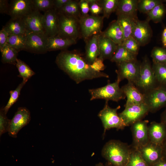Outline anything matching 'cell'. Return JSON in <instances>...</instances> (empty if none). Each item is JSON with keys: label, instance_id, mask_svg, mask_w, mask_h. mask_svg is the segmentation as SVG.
Listing matches in <instances>:
<instances>
[{"label": "cell", "instance_id": "32", "mask_svg": "<svg viewBox=\"0 0 166 166\" xmlns=\"http://www.w3.org/2000/svg\"><path fill=\"white\" fill-rule=\"evenodd\" d=\"M19 72L18 76L22 78V81L26 83L35 73L24 62L18 58L15 65Z\"/></svg>", "mask_w": 166, "mask_h": 166}, {"label": "cell", "instance_id": "34", "mask_svg": "<svg viewBox=\"0 0 166 166\" xmlns=\"http://www.w3.org/2000/svg\"><path fill=\"white\" fill-rule=\"evenodd\" d=\"M26 38V35H9L7 43L19 52L24 50Z\"/></svg>", "mask_w": 166, "mask_h": 166}, {"label": "cell", "instance_id": "43", "mask_svg": "<svg viewBox=\"0 0 166 166\" xmlns=\"http://www.w3.org/2000/svg\"><path fill=\"white\" fill-rule=\"evenodd\" d=\"M88 1L89 5V12L91 15L99 16V14H103L102 9L98 0Z\"/></svg>", "mask_w": 166, "mask_h": 166}, {"label": "cell", "instance_id": "19", "mask_svg": "<svg viewBox=\"0 0 166 166\" xmlns=\"http://www.w3.org/2000/svg\"><path fill=\"white\" fill-rule=\"evenodd\" d=\"M149 141L154 144L162 145L166 138V128L161 122H151L148 126Z\"/></svg>", "mask_w": 166, "mask_h": 166}, {"label": "cell", "instance_id": "38", "mask_svg": "<svg viewBox=\"0 0 166 166\" xmlns=\"http://www.w3.org/2000/svg\"><path fill=\"white\" fill-rule=\"evenodd\" d=\"M163 2L161 0H138V10L141 13L147 14L156 6Z\"/></svg>", "mask_w": 166, "mask_h": 166}, {"label": "cell", "instance_id": "55", "mask_svg": "<svg viewBox=\"0 0 166 166\" xmlns=\"http://www.w3.org/2000/svg\"><path fill=\"white\" fill-rule=\"evenodd\" d=\"M165 6H166V4H165Z\"/></svg>", "mask_w": 166, "mask_h": 166}, {"label": "cell", "instance_id": "46", "mask_svg": "<svg viewBox=\"0 0 166 166\" xmlns=\"http://www.w3.org/2000/svg\"><path fill=\"white\" fill-rule=\"evenodd\" d=\"M9 34L3 28L0 31V51L1 52L7 43Z\"/></svg>", "mask_w": 166, "mask_h": 166}, {"label": "cell", "instance_id": "16", "mask_svg": "<svg viewBox=\"0 0 166 166\" xmlns=\"http://www.w3.org/2000/svg\"><path fill=\"white\" fill-rule=\"evenodd\" d=\"M152 30L149 21L146 20H136L132 36L138 42L140 46H144L149 42L152 36Z\"/></svg>", "mask_w": 166, "mask_h": 166}, {"label": "cell", "instance_id": "14", "mask_svg": "<svg viewBox=\"0 0 166 166\" xmlns=\"http://www.w3.org/2000/svg\"><path fill=\"white\" fill-rule=\"evenodd\" d=\"M148 120L138 121L131 125L133 142L131 146L135 148L143 145L148 142Z\"/></svg>", "mask_w": 166, "mask_h": 166}, {"label": "cell", "instance_id": "49", "mask_svg": "<svg viewBox=\"0 0 166 166\" xmlns=\"http://www.w3.org/2000/svg\"><path fill=\"white\" fill-rule=\"evenodd\" d=\"M160 115V122L162 123L166 128V107Z\"/></svg>", "mask_w": 166, "mask_h": 166}, {"label": "cell", "instance_id": "53", "mask_svg": "<svg viewBox=\"0 0 166 166\" xmlns=\"http://www.w3.org/2000/svg\"><path fill=\"white\" fill-rule=\"evenodd\" d=\"M95 166H104V165L102 163H99L97 164Z\"/></svg>", "mask_w": 166, "mask_h": 166}, {"label": "cell", "instance_id": "33", "mask_svg": "<svg viewBox=\"0 0 166 166\" xmlns=\"http://www.w3.org/2000/svg\"><path fill=\"white\" fill-rule=\"evenodd\" d=\"M129 158L126 166H149L142 157L139 151L131 145Z\"/></svg>", "mask_w": 166, "mask_h": 166}, {"label": "cell", "instance_id": "51", "mask_svg": "<svg viewBox=\"0 0 166 166\" xmlns=\"http://www.w3.org/2000/svg\"><path fill=\"white\" fill-rule=\"evenodd\" d=\"M152 166H166V160L162 158Z\"/></svg>", "mask_w": 166, "mask_h": 166}, {"label": "cell", "instance_id": "27", "mask_svg": "<svg viewBox=\"0 0 166 166\" xmlns=\"http://www.w3.org/2000/svg\"><path fill=\"white\" fill-rule=\"evenodd\" d=\"M117 16V20L122 29L124 40L132 36L135 23L138 18L137 17L123 14H118Z\"/></svg>", "mask_w": 166, "mask_h": 166}, {"label": "cell", "instance_id": "28", "mask_svg": "<svg viewBox=\"0 0 166 166\" xmlns=\"http://www.w3.org/2000/svg\"><path fill=\"white\" fill-rule=\"evenodd\" d=\"M136 56L128 51L122 44L119 45L115 53L110 60L117 64L136 60Z\"/></svg>", "mask_w": 166, "mask_h": 166}, {"label": "cell", "instance_id": "2", "mask_svg": "<svg viewBox=\"0 0 166 166\" xmlns=\"http://www.w3.org/2000/svg\"><path fill=\"white\" fill-rule=\"evenodd\" d=\"M131 146L119 140H112L103 147L102 155L114 166H126L131 152Z\"/></svg>", "mask_w": 166, "mask_h": 166}, {"label": "cell", "instance_id": "15", "mask_svg": "<svg viewBox=\"0 0 166 166\" xmlns=\"http://www.w3.org/2000/svg\"><path fill=\"white\" fill-rule=\"evenodd\" d=\"M35 10L32 0H12L9 3L8 15L11 18H23Z\"/></svg>", "mask_w": 166, "mask_h": 166}, {"label": "cell", "instance_id": "20", "mask_svg": "<svg viewBox=\"0 0 166 166\" xmlns=\"http://www.w3.org/2000/svg\"><path fill=\"white\" fill-rule=\"evenodd\" d=\"M121 88L127 98L125 106L144 103V94L133 84L128 82Z\"/></svg>", "mask_w": 166, "mask_h": 166}, {"label": "cell", "instance_id": "35", "mask_svg": "<svg viewBox=\"0 0 166 166\" xmlns=\"http://www.w3.org/2000/svg\"><path fill=\"white\" fill-rule=\"evenodd\" d=\"M119 0H100L98 2L101 6L103 11V16L108 18L111 14L115 12Z\"/></svg>", "mask_w": 166, "mask_h": 166}, {"label": "cell", "instance_id": "45", "mask_svg": "<svg viewBox=\"0 0 166 166\" xmlns=\"http://www.w3.org/2000/svg\"><path fill=\"white\" fill-rule=\"evenodd\" d=\"M79 4L82 18L89 15L88 13L89 11V7L88 0H80L79 1Z\"/></svg>", "mask_w": 166, "mask_h": 166}, {"label": "cell", "instance_id": "39", "mask_svg": "<svg viewBox=\"0 0 166 166\" xmlns=\"http://www.w3.org/2000/svg\"><path fill=\"white\" fill-rule=\"evenodd\" d=\"M25 84L22 81L14 90H11L10 92V98L6 105L3 108L6 113L7 114L9 109L17 101L21 89Z\"/></svg>", "mask_w": 166, "mask_h": 166}, {"label": "cell", "instance_id": "40", "mask_svg": "<svg viewBox=\"0 0 166 166\" xmlns=\"http://www.w3.org/2000/svg\"><path fill=\"white\" fill-rule=\"evenodd\" d=\"M35 9L44 12L54 8L53 0H32Z\"/></svg>", "mask_w": 166, "mask_h": 166}, {"label": "cell", "instance_id": "30", "mask_svg": "<svg viewBox=\"0 0 166 166\" xmlns=\"http://www.w3.org/2000/svg\"><path fill=\"white\" fill-rule=\"evenodd\" d=\"M1 52V61L3 63L16 65L19 52L16 49L7 43Z\"/></svg>", "mask_w": 166, "mask_h": 166}, {"label": "cell", "instance_id": "9", "mask_svg": "<svg viewBox=\"0 0 166 166\" xmlns=\"http://www.w3.org/2000/svg\"><path fill=\"white\" fill-rule=\"evenodd\" d=\"M140 62L136 61L117 64V69L116 70L117 79L120 82L124 79L135 85L139 77Z\"/></svg>", "mask_w": 166, "mask_h": 166}, {"label": "cell", "instance_id": "54", "mask_svg": "<svg viewBox=\"0 0 166 166\" xmlns=\"http://www.w3.org/2000/svg\"><path fill=\"white\" fill-rule=\"evenodd\" d=\"M105 166H114L113 165H112L109 163L108 162H107L105 164Z\"/></svg>", "mask_w": 166, "mask_h": 166}, {"label": "cell", "instance_id": "8", "mask_svg": "<svg viewBox=\"0 0 166 166\" xmlns=\"http://www.w3.org/2000/svg\"><path fill=\"white\" fill-rule=\"evenodd\" d=\"M143 94L149 112L154 113L166 107V86L159 85Z\"/></svg>", "mask_w": 166, "mask_h": 166}, {"label": "cell", "instance_id": "5", "mask_svg": "<svg viewBox=\"0 0 166 166\" xmlns=\"http://www.w3.org/2000/svg\"><path fill=\"white\" fill-rule=\"evenodd\" d=\"M58 11V33L57 35L75 40L81 37L79 21Z\"/></svg>", "mask_w": 166, "mask_h": 166}, {"label": "cell", "instance_id": "1", "mask_svg": "<svg viewBox=\"0 0 166 166\" xmlns=\"http://www.w3.org/2000/svg\"><path fill=\"white\" fill-rule=\"evenodd\" d=\"M55 62L59 68L77 84L86 80L109 77L105 73L94 70L84 57L76 50L61 51L57 56Z\"/></svg>", "mask_w": 166, "mask_h": 166}, {"label": "cell", "instance_id": "23", "mask_svg": "<svg viewBox=\"0 0 166 166\" xmlns=\"http://www.w3.org/2000/svg\"><path fill=\"white\" fill-rule=\"evenodd\" d=\"M101 34L118 45L122 44L124 40L123 31L117 20L113 21Z\"/></svg>", "mask_w": 166, "mask_h": 166}, {"label": "cell", "instance_id": "36", "mask_svg": "<svg viewBox=\"0 0 166 166\" xmlns=\"http://www.w3.org/2000/svg\"><path fill=\"white\" fill-rule=\"evenodd\" d=\"M152 67L159 85L166 86V65L153 62Z\"/></svg>", "mask_w": 166, "mask_h": 166}, {"label": "cell", "instance_id": "29", "mask_svg": "<svg viewBox=\"0 0 166 166\" xmlns=\"http://www.w3.org/2000/svg\"><path fill=\"white\" fill-rule=\"evenodd\" d=\"M59 12L80 21L82 18L79 4V1L70 0L67 4L59 10Z\"/></svg>", "mask_w": 166, "mask_h": 166}, {"label": "cell", "instance_id": "31", "mask_svg": "<svg viewBox=\"0 0 166 166\" xmlns=\"http://www.w3.org/2000/svg\"><path fill=\"white\" fill-rule=\"evenodd\" d=\"M166 14V7L163 2L154 8L147 14L146 19L149 22L152 20L155 23L160 22Z\"/></svg>", "mask_w": 166, "mask_h": 166}, {"label": "cell", "instance_id": "37", "mask_svg": "<svg viewBox=\"0 0 166 166\" xmlns=\"http://www.w3.org/2000/svg\"><path fill=\"white\" fill-rule=\"evenodd\" d=\"M151 56L153 62L166 65V48L154 47L152 50Z\"/></svg>", "mask_w": 166, "mask_h": 166}, {"label": "cell", "instance_id": "11", "mask_svg": "<svg viewBox=\"0 0 166 166\" xmlns=\"http://www.w3.org/2000/svg\"><path fill=\"white\" fill-rule=\"evenodd\" d=\"M30 119V112L27 108H18L13 118L10 120L8 130L9 135L16 138L19 131L29 124Z\"/></svg>", "mask_w": 166, "mask_h": 166}, {"label": "cell", "instance_id": "3", "mask_svg": "<svg viewBox=\"0 0 166 166\" xmlns=\"http://www.w3.org/2000/svg\"><path fill=\"white\" fill-rule=\"evenodd\" d=\"M158 85L152 65L145 56L140 62L139 78L135 85L144 94Z\"/></svg>", "mask_w": 166, "mask_h": 166}, {"label": "cell", "instance_id": "22", "mask_svg": "<svg viewBox=\"0 0 166 166\" xmlns=\"http://www.w3.org/2000/svg\"><path fill=\"white\" fill-rule=\"evenodd\" d=\"M100 34L93 36L85 41V52L84 56L86 62L91 64L99 55V38Z\"/></svg>", "mask_w": 166, "mask_h": 166}, {"label": "cell", "instance_id": "41", "mask_svg": "<svg viewBox=\"0 0 166 166\" xmlns=\"http://www.w3.org/2000/svg\"><path fill=\"white\" fill-rule=\"evenodd\" d=\"M122 45L128 51L137 56L140 46L132 36L124 40Z\"/></svg>", "mask_w": 166, "mask_h": 166}, {"label": "cell", "instance_id": "18", "mask_svg": "<svg viewBox=\"0 0 166 166\" xmlns=\"http://www.w3.org/2000/svg\"><path fill=\"white\" fill-rule=\"evenodd\" d=\"M23 19L28 33L45 34L43 24V14L39 11L34 10Z\"/></svg>", "mask_w": 166, "mask_h": 166}, {"label": "cell", "instance_id": "13", "mask_svg": "<svg viewBox=\"0 0 166 166\" xmlns=\"http://www.w3.org/2000/svg\"><path fill=\"white\" fill-rule=\"evenodd\" d=\"M136 148L147 164L152 166L163 158L162 145L149 141L145 144Z\"/></svg>", "mask_w": 166, "mask_h": 166}, {"label": "cell", "instance_id": "25", "mask_svg": "<svg viewBox=\"0 0 166 166\" xmlns=\"http://www.w3.org/2000/svg\"><path fill=\"white\" fill-rule=\"evenodd\" d=\"M9 35H26L28 33L23 18H10L2 28Z\"/></svg>", "mask_w": 166, "mask_h": 166}, {"label": "cell", "instance_id": "24", "mask_svg": "<svg viewBox=\"0 0 166 166\" xmlns=\"http://www.w3.org/2000/svg\"><path fill=\"white\" fill-rule=\"evenodd\" d=\"M76 43V40L63 38L57 35L49 37L47 38V51L65 50L69 46Z\"/></svg>", "mask_w": 166, "mask_h": 166}, {"label": "cell", "instance_id": "26", "mask_svg": "<svg viewBox=\"0 0 166 166\" xmlns=\"http://www.w3.org/2000/svg\"><path fill=\"white\" fill-rule=\"evenodd\" d=\"M138 0H119L116 14L137 18Z\"/></svg>", "mask_w": 166, "mask_h": 166}, {"label": "cell", "instance_id": "44", "mask_svg": "<svg viewBox=\"0 0 166 166\" xmlns=\"http://www.w3.org/2000/svg\"><path fill=\"white\" fill-rule=\"evenodd\" d=\"M104 61L101 58L98 57L90 65L94 70L98 72H101L105 69Z\"/></svg>", "mask_w": 166, "mask_h": 166}, {"label": "cell", "instance_id": "6", "mask_svg": "<svg viewBox=\"0 0 166 166\" xmlns=\"http://www.w3.org/2000/svg\"><path fill=\"white\" fill-rule=\"evenodd\" d=\"M120 108V106L115 108H111L109 105L108 101H106L103 108L98 114L104 128L103 135L106 130L110 128L122 129L126 126L123 120L117 113Z\"/></svg>", "mask_w": 166, "mask_h": 166}, {"label": "cell", "instance_id": "4", "mask_svg": "<svg viewBox=\"0 0 166 166\" xmlns=\"http://www.w3.org/2000/svg\"><path fill=\"white\" fill-rule=\"evenodd\" d=\"M120 82L117 80L113 83L108 82L105 85L101 87L89 89L91 95L90 101L103 99L117 102L124 99L126 96L119 86Z\"/></svg>", "mask_w": 166, "mask_h": 166}, {"label": "cell", "instance_id": "50", "mask_svg": "<svg viewBox=\"0 0 166 166\" xmlns=\"http://www.w3.org/2000/svg\"><path fill=\"white\" fill-rule=\"evenodd\" d=\"M161 39L163 47L166 48V27H165L163 30Z\"/></svg>", "mask_w": 166, "mask_h": 166}, {"label": "cell", "instance_id": "47", "mask_svg": "<svg viewBox=\"0 0 166 166\" xmlns=\"http://www.w3.org/2000/svg\"><path fill=\"white\" fill-rule=\"evenodd\" d=\"M9 8V3L8 0H0V13L2 14L8 15Z\"/></svg>", "mask_w": 166, "mask_h": 166}, {"label": "cell", "instance_id": "21", "mask_svg": "<svg viewBox=\"0 0 166 166\" xmlns=\"http://www.w3.org/2000/svg\"><path fill=\"white\" fill-rule=\"evenodd\" d=\"M99 45L98 57L104 60L111 59L116 51L118 45L109 38L103 36L101 33L99 36Z\"/></svg>", "mask_w": 166, "mask_h": 166}, {"label": "cell", "instance_id": "48", "mask_svg": "<svg viewBox=\"0 0 166 166\" xmlns=\"http://www.w3.org/2000/svg\"><path fill=\"white\" fill-rule=\"evenodd\" d=\"M70 0H53L54 7L59 10L65 6Z\"/></svg>", "mask_w": 166, "mask_h": 166}, {"label": "cell", "instance_id": "17", "mask_svg": "<svg viewBox=\"0 0 166 166\" xmlns=\"http://www.w3.org/2000/svg\"><path fill=\"white\" fill-rule=\"evenodd\" d=\"M43 24L45 34L48 37L57 36L58 33L57 10L53 8L45 12Z\"/></svg>", "mask_w": 166, "mask_h": 166}, {"label": "cell", "instance_id": "42", "mask_svg": "<svg viewBox=\"0 0 166 166\" xmlns=\"http://www.w3.org/2000/svg\"><path fill=\"white\" fill-rule=\"evenodd\" d=\"M10 120L8 118L6 113L2 108L0 110V136L8 132Z\"/></svg>", "mask_w": 166, "mask_h": 166}, {"label": "cell", "instance_id": "7", "mask_svg": "<svg viewBox=\"0 0 166 166\" xmlns=\"http://www.w3.org/2000/svg\"><path fill=\"white\" fill-rule=\"evenodd\" d=\"M104 18L103 16L91 15L81 18L79 21L81 36L85 42L93 36L102 32Z\"/></svg>", "mask_w": 166, "mask_h": 166}, {"label": "cell", "instance_id": "10", "mask_svg": "<svg viewBox=\"0 0 166 166\" xmlns=\"http://www.w3.org/2000/svg\"><path fill=\"white\" fill-rule=\"evenodd\" d=\"M149 112L148 106L143 103L125 105L124 109L118 115L127 126L142 120Z\"/></svg>", "mask_w": 166, "mask_h": 166}, {"label": "cell", "instance_id": "12", "mask_svg": "<svg viewBox=\"0 0 166 166\" xmlns=\"http://www.w3.org/2000/svg\"><path fill=\"white\" fill-rule=\"evenodd\" d=\"M48 38L45 34L27 33L24 51L36 54L46 53Z\"/></svg>", "mask_w": 166, "mask_h": 166}, {"label": "cell", "instance_id": "52", "mask_svg": "<svg viewBox=\"0 0 166 166\" xmlns=\"http://www.w3.org/2000/svg\"><path fill=\"white\" fill-rule=\"evenodd\" d=\"M163 158L166 160V138L164 142L162 145Z\"/></svg>", "mask_w": 166, "mask_h": 166}]
</instances>
